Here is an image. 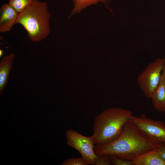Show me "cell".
Segmentation results:
<instances>
[{"label":"cell","mask_w":165,"mask_h":165,"mask_svg":"<svg viewBox=\"0 0 165 165\" xmlns=\"http://www.w3.org/2000/svg\"><path fill=\"white\" fill-rule=\"evenodd\" d=\"M161 144L151 140L128 121L118 138L107 144L95 145L94 150L96 155H115L132 161L140 155L158 148Z\"/></svg>","instance_id":"obj_1"},{"label":"cell","mask_w":165,"mask_h":165,"mask_svg":"<svg viewBox=\"0 0 165 165\" xmlns=\"http://www.w3.org/2000/svg\"><path fill=\"white\" fill-rule=\"evenodd\" d=\"M132 115L130 110L112 108L97 116L94 121L92 136L95 145L107 144L118 138Z\"/></svg>","instance_id":"obj_2"},{"label":"cell","mask_w":165,"mask_h":165,"mask_svg":"<svg viewBox=\"0 0 165 165\" xmlns=\"http://www.w3.org/2000/svg\"><path fill=\"white\" fill-rule=\"evenodd\" d=\"M50 16L46 2L34 0L31 5L19 13L16 24L22 25L32 42H37L46 38L50 33Z\"/></svg>","instance_id":"obj_3"},{"label":"cell","mask_w":165,"mask_h":165,"mask_svg":"<svg viewBox=\"0 0 165 165\" xmlns=\"http://www.w3.org/2000/svg\"><path fill=\"white\" fill-rule=\"evenodd\" d=\"M165 66V59L158 58L148 64L138 77V83L146 97L151 98L160 82Z\"/></svg>","instance_id":"obj_4"},{"label":"cell","mask_w":165,"mask_h":165,"mask_svg":"<svg viewBox=\"0 0 165 165\" xmlns=\"http://www.w3.org/2000/svg\"><path fill=\"white\" fill-rule=\"evenodd\" d=\"M66 134L68 145L79 152L87 165H95L97 155L94 152L92 136H84L72 129L67 130Z\"/></svg>","instance_id":"obj_5"},{"label":"cell","mask_w":165,"mask_h":165,"mask_svg":"<svg viewBox=\"0 0 165 165\" xmlns=\"http://www.w3.org/2000/svg\"><path fill=\"white\" fill-rule=\"evenodd\" d=\"M128 121L152 140L161 144L165 143V123L164 122L153 120L144 114L139 117L132 115Z\"/></svg>","instance_id":"obj_6"},{"label":"cell","mask_w":165,"mask_h":165,"mask_svg":"<svg viewBox=\"0 0 165 165\" xmlns=\"http://www.w3.org/2000/svg\"><path fill=\"white\" fill-rule=\"evenodd\" d=\"M19 13L9 3H4L0 9V32L9 31L16 22Z\"/></svg>","instance_id":"obj_7"},{"label":"cell","mask_w":165,"mask_h":165,"mask_svg":"<svg viewBox=\"0 0 165 165\" xmlns=\"http://www.w3.org/2000/svg\"><path fill=\"white\" fill-rule=\"evenodd\" d=\"M151 98L157 111L165 112V66L162 71L160 82L152 93Z\"/></svg>","instance_id":"obj_8"},{"label":"cell","mask_w":165,"mask_h":165,"mask_svg":"<svg viewBox=\"0 0 165 165\" xmlns=\"http://www.w3.org/2000/svg\"><path fill=\"white\" fill-rule=\"evenodd\" d=\"M157 148L138 156L132 161L133 165H165V160L159 154Z\"/></svg>","instance_id":"obj_9"},{"label":"cell","mask_w":165,"mask_h":165,"mask_svg":"<svg viewBox=\"0 0 165 165\" xmlns=\"http://www.w3.org/2000/svg\"><path fill=\"white\" fill-rule=\"evenodd\" d=\"M15 56L11 53L4 56L0 61V95H1L8 81V78L12 68V64Z\"/></svg>","instance_id":"obj_10"},{"label":"cell","mask_w":165,"mask_h":165,"mask_svg":"<svg viewBox=\"0 0 165 165\" xmlns=\"http://www.w3.org/2000/svg\"><path fill=\"white\" fill-rule=\"evenodd\" d=\"M72 0L73 3V7L71 12L70 16H72L76 13H80L86 7L92 5H96L99 2L103 3L106 4L107 2L109 1V0Z\"/></svg>","instance_id":"obj_11"},{"label":"cell","mask_w":165,"mask_h":165,"mask_svg":"<svg viewBox=\"0 0 165 165\" xmlns=\"http://www.w3.org/2000/svg\"><path fill=\"white\" fill-rule=\"evenodd\" d=\"M34 0H9V4L20 13L31 5Z\"/></svg>","instance_id":"obj_12"},{"label":"cell","mask_w":165,"mask_h":165,"mask_svg":"<svg viewBox=\"0 0 165 165\" xmlns=\"http://www.w3.org/2000/svg\"><path fill=\"white\" fill-rule=\"evenodd\" d=\"M111 164L114 165H133L132 161L121 158L115 155L110 156Z\"/></svg>","instance_id":"obj_13"},{"label":"cell","mask_w":165,"mask_h":165,"mask_svg":"<svg viewBox=\"0 0 165 165\" xmlns=\"http://www.w3.org/2000/svg\"><path fill=\"white\" fill-rule=\"evenodd\" d=\"M95 165H111L110 156L105 155H97Z\"/></svg>","instance_id":"obj_14"},{"label":"cell","mask_w":165,"mask_h":165,"mask_svg":"<svg viewBox=\"0 0 165 165\" xmlns=\"http://www.w3.org/2000/svg\"><path fill=\"white\" fill-rule=\"evenodd\" d=\"M63 165H86V162L82 157L80 158H72L65 161Z\"/></svg>","instance_id":"obj_15"},{"label":"cell","mask_w":165,"mask_h":165,"mask_svg":"<svg viewBox=\"0 0 165 165\" xmlns=\"http://www.w3.org/2000/svg\"><path fill=\"white\" fill-rule=\"evenodd\" d=\"M157 149L160 155L165 160V143L162 144Z\"/></svg>","instance_id":"obj_16"},{"label":"cell","mask_w":165,"mask_h":165,"mask_svg":"<svg viewBox=\"0 0 165 165\" xmlns=\"http://www.w3.org/2000/svg\"><path fill=\"white\" fill-rule=\"evenodd\" d=\"M3 54V51L2 50H0V56H2Z\"/></svg>","instance_id":"obj_17"}]
</instances>
